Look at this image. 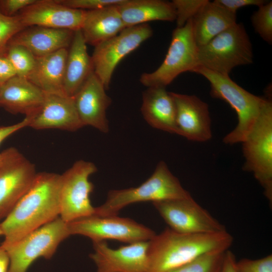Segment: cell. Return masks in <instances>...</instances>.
<instances>
[{
	"instance_id": "7c38bea8",
	"label": "cell",
	"mask_w": 272,
	"mask_h": 272,
	"mask_svg": "<svg viewBox=\"0 0 272 272\" xmlns=\"http://www.w3.org/2000/svg\"><path fill=\"white\" fill-rule=\"evenodd\" d=\"M169 228L185 234H207L225 227L191 197L152 202Z\"/></svg>"
},
{
	"instance_id": "4316f807",
	"label": "cell",
	"mask_w": 272,
	"mask_h": 272,
	"mask_svg": "<svg viewBox=\"0 0 272 272\" xmlns=\"http://www.w3.org/2000/svg\"><path fill=\"white\" fill-rule=\"evenodd\" d=\"M4 53L13 66L16 76L27 79L34 68L36 57L24 46L15 44H9Z\"/></svg>"
},
{
	"instance_id": "1f68e13d",
	"label": "cell",
	"mask_w": 272,
	"mask_h": 272,
	"mask_svg": "<svg viewBox=\"0 0 272 272\" xmlns=\"http://www.w3.org/2000/svg\"><path fill=\"white\" fill-rule=\"evenodd\" d=\"M236 265L239 272H272V255L257 259H241Z\"/></svg>"
},
{
	"instance_id": "e575fe53",
	"label": "cell",
	"mask_w": 272,
	"mask_h": 272,
	"mask_svg": "<svg viewBox=\"0 0 272 272\" xmlns=\"http://www.w3.org/2000/svg\"><path fill=\"white\" fill-rule=\"evenodd\" d=\"M215 1L224 8L235 14L239 8L249 6H256L259 7L266 2L264 0H215Z\"/></svg>"
},
{
	"instance_id": "5b68a950",
	"label": "cell",
	"mask_w": 272,
	"mask_h": 272,
	"mask_svg": "<svg viewBox=\"0 0 272 272\" xmlns=\"http://www.w3.org/2000/svg\"><path fill=\"white\" fill-rule=\"evenodd\" d=\"M242 144L243 169L252 173L272 203V102L265 97L259 115Z\"/></svg>"
},
{
	"instance_id": "cb8c5ba5",
	"label": "cell",
	"mask_w": 272,
	"mask_h": 272,
	"mask_svg": "<svg viewBox=\"0 0 272 272\" xmlns=\"http://www.w3.org/2000/svg\"><path fill=\"white\" fill-rule=\"evenodd\" d=\"M126 28L117 5L86 11L81 29L86 44L94 47Z\"/></svg>"
},
{
	"instance_id": "60d3db41",
	"label": "cell",
	"mask_w": 272,
	"mask_h": 272,
	"mask_svg": "<svg viewBox=\"0 0 272 272\" xmlns=\"http://www.w3.org/2000/svg\"><path fill=\"white\" fill-rule=\"evenodd\" d=\"M2 235L3 236V233H2V230H1V229L0 228V236H2Z\"/></svg>"
},
{
	"instance_id": "836d02e7",
	"label": "cell",
	"mask_w": 272,
	"mask_h": 272,
	"mask_svg": "<svg viewBox=\"0 0 272 272\" xmlns=\"http://www.w3.org/2000/svg\"><path fill=\"white\" fill-rule=\"evenodd\" d=\"M37 0H1L0 11L8 16H15L26 7L35 3Z\"/></svg>"
},
{
	"instance_id": "83f0119b",
	"label": "cell",
	"mask_w": 272,
	"mask_h": 272,
	"mask_svg": "<svg viewBox=\"0 0 272 272\" xmlns=\"http://www.w3.org/2000/svg\"><path fill=\"white\" fill-rule=\"evenodd\" d=\"M226 251L205 254L169 272H221Z\"/></svg>"
},
{
	"instance_id": "ba28073f",
	"label": "cell",
	"mask_w": 272,
	"mask_h": 272,
	"mask_svg": "<svg viewBox=\"0 0 272 272\" xmlns=\"http://www.w3.org/2000/svg\"><path fill=\"white\" fill-rule=\"evenodd\" d=\"M197 54L198 46L190 19L183 26L173 31L171 43L162 64L155 71L143 74L140 81L148 88H166L180 74L192 72L198 66Z\"/></svg>"
},
{
	"instance_id": "3957f363",
	"label": "cell",
	"mask_w": 272,
	"mask_h": 272,
	"mask_svg": "<svg viewBox=\"0 0 272 272\" xmlns=\"http://www.w3.org/2000/svg\"><path fill=\"white\" fill-rule=\"evenodd\" d=\"M191 197L189 192L183 188L166 163L161 161L151 176L139 186L109 191L105 201L95 208L94 215L117 216L120 210L131 203Z\"/></svg>"
},
{
	"instance_id": "d6986e66",
	"label": "cell",
	"mask_w": 272,
	"mask_h": 272,
	"mask_svg": "<svg viewBox=\"0 0 272 272\" xmlns=\"http://www.w3.org/2000/svg\"><path fill=\"white\" fill-rule=\"evenodd\" d=\"M45 93L27 79L17 76L0 85V106L13 114L34 116L41 107Z\"/></svg>"
},
{
	"instance_id": "d6a6232c",
	"label": "cell",
	"mask_w": 272,
	"mask_h": 272,
	"mask_svg": "<svg viewBox=\"0 0 272 272\" xmlns=\"http://www.w3.org/2000/svg\"><path fill=\"white\" fill-rule=\"evenodd\" d=\"M124 0H58L67 7L84 11L94 10L117 5Z\"/></svg>"
},
{
	"instance_id": "74e56055",
	"label": "cell",
	"mask_w": 272,
	"mask_h": 272,
	"mask_svg": "<svg viewBox=\"0 0 272 272\" xmlns=\"http://www.w3.org/2000/svg\"><path fill=\"white\" fill-rule=\"evenodd\" d=\"M236 261L234 254L227 250L225 253L221 272H239Z\"/></svg>"
},
{
	"instance_id": "b9f144b4",
	"label": "cell",
	"mask_w": 272,
	"mask_h": 272,
	"mask_svg": "<svg viewBox=\"0 0 272 272\" xmlns=\"http://www.w3.org/2000/svg\"></svg>"
},
{
	"instance_id": "e0dca14e",
	"label": "cell",
	"mask_w": 272,
	"mask_h": 272,
	"mask_svg": "<svg viewBox=\"0 0 272 272\" xmlns=\"http://www.w3.org/2000/svg\"><path fill=\"white\" fill-rule=\"evenodd\" d=\"M106 89L92 72L73 97L75 107L83 126H91L103 133L109 131L106 110L111 103Z\"/></svg>"
},
{
	"instance_id": "44dd1931",
	"label": "cell",
	"mask_w": 272,
	"mask_h": 272,
	"mask_svg": "<svg viewBox=\"0 0 272 272\" xmlns=\"http://www.w3.org/2000/svg\"><path fill=\"white\" fill-rule=\"evenodd\" d=\"M141 112L152 127L177 134L176 107L171 92L165 87H149L143 94Z\"/></svg>"
},
{
	"instance_id": "d590c367",
	"label": "cell",
	"mask_w": 272,
	"mask_h": 272,
	"mask_svg": "<svg viewBox=\"0 0 272 272\" xmlns=\"http://www.w3.org/2000/svg\"><path fill=\"white\" fill-rule=\"evenodd\" d=\"M33 116H25L21 121L7 126H0V145L9 136L19 130L28 127L31 122Z\"/></svg>"
},
{
	"instance_id": "2e32d148",
	"label": "cell",
	"mask_w": 272,
	"mask_h": 272,
	"mask_svg": "<svg viewBox=\"0 0 272 272\" xmlns=\"http://www.w3.org/2000/svg\"><path fill=\"white\" fill-rule=\"evenodd\" d=\"M86 11L64 6L58 0H37L17 15L25 28L37 26L75 31L81 29Z\"/></svg>"
},
{
	"instance_id": "d4e9b609",
	"label": "cell",
	"mask_w": 272,
	"mask_h": 272,
	"mask_svg": "<svg viewBox=\"0 0 272 272\" xmlns=\"http://www.w3.org/2000/svg\"><path fill=\"white\" fill-rule=\"evenodd\" d=\"M126 28L153 21L172 22L176 13L172 2L162 0H124L117 5Z\"/></svg>"
},
{
	"instance_id": "484cf974",
	"label": "cell",
	"mask_w": 272,
	"mask_h": 272,
	"mask_svg": "<svg viewBox=\"0 0 272 272\" xmlns=\"http://www.w3.org/2000/svg\"><path fill=\"white\" fill-rule=\"evenodd\" d=\"M67 52L68 49L63 48L36 57L34 68L27 79L45 93L65 95L63 83Z\"/></svg>"
},
{
	"instance_id": "52a82bcc",
	"label": "cell",
	"mask_w": 272,
	"mask_h": 272,
	"mask_svg": "<svg viewBox=\"0 0 272 272\" xmlns=\"http://www.w3.org/2000/svg\"><path fill=\"white\" fill-rule=\"evenodd\" d=\"M70 236L67 223L60 217L4 248L9 256V272H27L37 259H50L58 245Z\"/></svg>"
},
{
	"instance_id": "ac0fdd59",
	"label": "cell",
	"mask_w": 272,
	"mask_h": 272,
	"mask_svg": "<svg viewBox=\"0 0 272 272\" xmlns=\"http://www.w3.org/2000/svg\"><path fill=\"white\" fill-rule=\"evenodd\" d=\"M29 126L35 129L54 128L76 131L84 126L73 97L45 93L43 103Z\"/></svg>"
},
{
	"instance_id": "ab89813d",
	"label": "cell",
	"mask_w": 272,
	"mask_h": 272,
	"mask_svg": "<svg viewBox=\"0 0 272 272\" xmlns=\"http://www.w3.org/2000/svg\"><path fill=\"white\" fill-rule=\"evenodd\" d=\"M12 148H9L0 153V171L7 163L11 153Z\"/></svg>"
},
{
	"instance_id": "30bf717a",
	"label": "cell",
	"mask_w": 272,
	"mask_h": 272,
	"mask_svg": "<svg viewBox=\"0 0 272 272\" xmlns=\"http://www.w3.org/2000/svg\"><path fill=\"white\" fill-rule=\"evenodd\" d=\"M67 223L70 235L84 236L93 242L113 239L130 244L149 241L156 234L144 225L117 216L93 215Z\"/></svg>"
},
{
	"instance_id": "4fadbf2b",
	"label": "cell",
	"mask_w": 272,
	"mask_h": 272,
	"mask_svg": "<svg viewBox=\"0 0 272 272\" xmlns=\"http://www.w3.org/2000/svg\"><path fill=\"white\" fill-rule=\"evenodd\" d=\"M35 165L15 148L0 171V223L31 186L37 175Z\"/></svg>"
},
{
	"instance_id": "f1b7e54d",
	"label": "cell",
	"mask_w": 272,
	"mask_h": 272,
	"mask_svg": "<svg viewBox=\"0 0 272 272\" xmlns=\"http://www.w3.org/2000/svg\"><path fill=\"white\" fill-rule=\"evenodd\" d=\"M251 16L254 30L269 44L272 43V2H266L258 7Z\"/></svg>"
},
{
	"instance_id": "8fae6325",
	"label": "cell",
	"mask_w": 272,
	"mask_h": 272,
	"mask_svg": "<svg viewBox=\"0 0 272 272\" xmlns=\"http://www.w3.org/2000/svg\"><path fill=\"white\" fill-rule=\"evenodd\" d=\"M153 35L148 24L126 28L114 37L95 47L91 56L94 72L106 90L119 62Z\"/></svg>"
},
{
	"instance_id": "277c9868",
	"label": "cell",
	"mask_w": 272,
	"mask_h": 272,
	"mask_svg": "<svg viewBox=\"0 0 272 272\" xmlns=\"http://www.w3.org/2000/svg\"><path fill=\"white\" fill-rule=\"evenodd\" d=\"M192 72L204 77L211 85V95L223 100L235 111L238 123L223 138L225 144L241 143L257 118L265 97L256 96L237 84L229 75H222L201 66Z\"/></svg>"
},
{
	"instance_id": "5bb4252c",
	"label": "cell",
	"mask_w": 272,
	"mask_h": 272,
	"mask_svg": "<svg viewBox=\"0 0 272 272\" xmlns=\"http://www.w3.org/2000/svg\"><path fill=\"white\" fill-rule=\"evenodd\" d=\"M148 241L128 244L118 248L108 246L105 241L93 242L90 258L97 272H148Z\"/></svg>"
},
{
	"instance_id": "ffe728a7",
	"label": "cell",
	"mask_w": 272,
	"mask_h": 272,
	"mask_svg": "<svg viewBox=\"0 0 272 272\" xmlns=\"http://www.w3.org/2000/svg\"><path fill=\"white\" fill-rule=\"evenodd\" d=\"M74 34V31L67 29L30 26L15 35L9 44L22 45L39 57L61 49H68Z\"/></svg>"
},
{
	"instance_id": "f546056e",
	"label": "cell",
	"mask_w": 272,
	"mask_h": 272,
	"mask_svg": "<svg viewBox=\"0 0 272 272\" xmlns=\"http://www.w3.org/2000/svg\"><path fill=\"white\" fill-rule=\"evenodd\" d=\"M25 27L18 16H8L0 11V54H3L13 37Z\"/></svg>"
},
{
	"instance_id": "603a6c76",
	"label": "cell",
	"mask_w": 272,
	"mask_h": 272,
	"mask_svg": "<svg viewBox=\"0 0 272 272\" xmlns=\"http://www.w3.org/2000/svg\"><path fill=\"white\" fill-rule=\"evenodd\" d=\"M193 36L198 47L202 46L236 22V14L215 1H209L191 19Z\"/></svg>"
},
{
	"instance_id": "9c48e42d",
	"label": "cell",
	"mask_w": 272,
	"mask_h": 272,
	"mask_svg": "<svg viewBox=\"0 0 272 272\" xmlns=\"http://www.w3.org/2000/svg\"><path fill=\"white\" fill-rule=\"evenodd\" d=\"M97 171L93 163L80 160L60 175L59 217L66 223L95 214L90 198L94 185L89 177Z\"/></svg>"
},
{
	"instance_id": "8d00e7d4",
	"label": "cell",
	"mask_w": 272,
	"mask_h": 272,
	"mask_svg": "<svg viewBox=\"0 0 272 272\" xmlns=\"http://www.w3.org/2000/svg\"><path fill=\"white\" fill-rule=\"evenodd\" d=\"M0 54V85L16 76L15 70L8 58Z\"/></svg>"
},
{
	"instance_id": "8992f818",
	"label": "cell",
	"mask_w": 272,
	"mask_h": 272,
	"mask_svg": "<svg viewBox=\"0 0 272 272\" xmlns=\"http://www.w3.org/2000/svg\"><path fill=\"white\" fill-rule=\"evenodd\" d=\"M198 66L229 75L235 67L253 62L252 44L242 23H237L198 47Z\"/></svg>"
},
{
	"instance_id": "f35d334b",
	"label": "cell",
	"mask_w": 272,
	"mask_h": 272,
	"mask_svg": "<svg viewBox=\"0 0 272 272\" xmlns=\"http://www.w3.org/2000/svg\"><path fill=\"white\" fill-rule=\"evenodd\" d=\"M10 259L6 249L0 246V272H9Z\"/></svg>"
},
{
	"instance_id": "7a4b0ae2",
	"label": "cell",
	"mask_w": 272,
	"mask_h": 272,
	"mask_svg": "<svg viewBox=\"0 0 272 272\" xmlns=\"http://www.w3.org/2000/svg\"><path fill=\"white\" fill-rule=\"evenodd\" d=\"M233 241L226 230L185 234L166 228L148 241V272H169L205 254L227 251Z\"/></svg>"
},
{
	"instance_id": "6da1fadb",
	"label": "cell",
	"mask_w": 272,
	"mask_h": 272,
	"mask_svg": "<svg viewBox=\"0 0 272 272\" xmlns=\"http://www.w3.org/2000/svg\"><path fill=\"white\" fill-rule=\"evenodd\" d=\"M60 174L37 173L30 189L0 223L5 248L60 216Z\"/></svg>"
},
{
	"instance_id": "9a60e30c",
	"label": "cell",
	"mask_w": 272,
	"mask_h": 272,
	"mask_svg": "<svg viewBox=\"0 0 272 272\" xmlns=\"http://www.w3.org/2000/svg\"><path fill=\"white\" fill-rule=\"evenodd\" d=\"M171 93L176 107L177 134L193 142L209 141L212 134L208 105L194 95Z\"/></svg>"
},
{
	"instance_id": "7402d4cb",
	"label": "cell",
	"mask_w": 272,
	"mask_h": 272,
	"mask_svg": "<svg viewBox=\"0 0 272 272\" xmlns=\"http://www.w3.org/2000/svg\"><path fill=\"white\" fill-rule=\"evenodd\" d=\"M93 72L92 58L87 52V44L81 30L75 31L66 59L64 94L73 97Z\"/></svg>"
},
{
	"instance_id": "4dcf8cb0",
	"label": "cell",
	"mask_w": 272,
	"mask_h": 272,
	"mask_svg": "<svg viewBox=\"0 0 272 272\" xmlns=\"http://www.w3.org/2000/svg\"><path fill=\"white\" fill-rule=\"evenodd\" d=\"M208 0H173L176 13L177 27L183 26L191 19L208 2Z\"/></svg>"
}]
</instances>
